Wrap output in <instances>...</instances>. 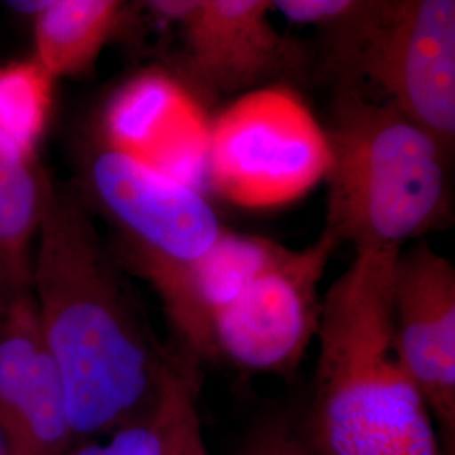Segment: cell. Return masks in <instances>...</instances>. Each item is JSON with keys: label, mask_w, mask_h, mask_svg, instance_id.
Masks as SVG:
<instances>
[{"label": "cell", "mask_w": 455, "mask_h": 455, "mask_svg": "<svg viewBox=\"0 0 455 455\" xmlns=\"http://www.w3.org/2000/svg\"><path fill=\"white\" fill-rule=\"evenodd\" d=\"M36 236L31 289L73 437L110 435L161 405L176 349L150 331L80 196L51 180Z\"/></svg>", "instance_id": "obj_1"}, {"label": "cell", "mask_w": 455, "mask_h": 455, "mask_svg": "<svg viewBox=\"0 0 455 455\" xmlns=\"http://www.w3.org/2000/svg\"><path fill=\"white\" fill-rule=\"evenodd\" d=\"M398 251H361L321 302L306 430L321 455H447L391 319Z\"/></svg>", "instance_id": "obj_2"}, {"label": "cell", "mask_w": 455, "mask_h": 455, "mask_svg": "<svg viewBox=\"0 0 455 455\" xmlns=\"http://www.w3.org/2000/svg\"><path fill=\"white\" fill-rule=\"evenodd\" d=\"M324 231L355 251H400L447 220L449 152L390 103L341 80L325 129Z\"/></svg>", "instance_id": "obj_3"}, {"label": "cell", "mask_w": 455, "mask_h": 455, "mask_svg": "<svg viewBox=\"0 0 455 455\" xmlns=\"http://www.w3.org/2000/svg\"><path fill=\"white\" fill-rule=\"evenodd\" d=\"M325 34L341 80L373 84L383 101L452 154L454 0H358Z\"/></svg>", "instance_id": "obj_4"}, {"label": "cell", "mask_w": 455, "mask_h": 455, "mask_svg": "<svg viewBox=\"0 0 455 455\" xmlns=\"http://www.w3.org/2000/svg\"><path fill=\"white\" fill-rule=\"evenodd\" d=\"M331 163L327 132L287 84L235 98L212 120L206 186L244 210H270L309 195Z\"/></svg>", "instance_id": "obj_5"}, {"label": "cell", "mask_w": 455, "mask_h": 455, "mask_svg": "<svg viewBox=\"0 0 455 455\" xmlns=\"http://www.w3.org/2000/svg\"><path fill=\"white\" fill-rule=\"evenodd\" d=\"M338 246L325 231L302 250L283 246L275 260L214 315L212 359H225L244 373H292L317 334L319 287Z\"/></svg>", "instance_id": "obj_6"}, {"label": "cell", "mask_w": 455, "mask_h": 455, "mask_svg": "<svg viewBox=\"0 0 455 455\" xmlns=\"http://www.w3.org/2000/svg\"><path fill=\"white\" fill-rule=\"evenodd\" d=\"M147 9L182 34L186 84L201 95L246 93L289 76L302 51L276 31L272 0H152Z\"/></svg>", "instance_id": "obj_7"}, {"label": "cell", "mask_w": 455, "mask_h": 455, "mask_svg": "<svg viewBox=\"0 0 455 455\" xmlns=\"http://www.w3.org/2000/svg\"><path fill=\"white\" fill-rule=\"evenodd\" d=\"M86 176L98 206L120 228L127 255L189 263L225 233L203 191L103 142L92 150Z\"/></svg>", "instance_id": "obj_8"}, {"label": "cell", "mask_w": 455, "mask_h": 455, "mask_svg": "<svg viewBox=\"0 0 455 455\" xmlns=\"http://www.w3.org/2000/svg\"><path fill=\"white\" fill-rule=\"evenodd\" d=\"M391 319L408 374L455 455V268L423 240L396 253Z\"/></svg>", "instance_id": "obj_9"}, {"label": "cell", "mask_w": 455, "mask_h": 455, "mask_svg": "<svg viewBox=\"0 0 455 455\" xmlns=\"http://www.w3.org/2000/svg\"><path fill=\"white\" fill-rule=\"evenodd\" d=\"M210 132L203 101L180 76L147 69L112 93L98 140L203 191Z\"/></svg>", "instance_id": "obj_10"}, {"label": "cell", "mask_w": 455, "mask_h": 455, "mask_svg": "<svg viewBox=\"0 0 455 455\" xmlns=\"http://www.w3.org/2000/svg\"><path fill=\"white\" fill-rule=\"evenodd\" d=\"M0 432L5 455H63L75 443L31 285L0 310Z\"/></svg>", "instance_id": "obj_11"}, {"label": "cell", "mask_w": 455, "mask_h": 455, "mask_svg": "<svg viewBox=\"0 0 455 455\" xmlns=\"http://www.w3.org/2000/svg\"><path fill=\"white\" fill-rule=\"evenodd\" d=\"M282 244L225 229L212 248L189 263L127 255L157 293L176 336V349L199 364L212 361V323L282 251Z\"/></svg>", "instance_id": "obj_12"}, {"label": "cell", "mask_w": 455, "mask_h": 455, "mask_svg": "<svg viewBox=\"0 0 455 455\" xmlns=\"http://www.w3.org/2000/svg\"><path fill=\"white\" fill-rule=\"evenodd\" d=\"M118 0H46L33 17V58L56 82L86 73L127 20Z\"/></svg>", "instance_id": "obj_13"}, {"label": "cell", "mask_w": 455, "mask_h": 455, "mask_svg": "<svg viewBox=\"0 0 455 455\" xmlns=\"http://www.w3.org/2000/svg\"><path fill=\"white\" fill-rule=\"evenodd\" d=\"M54 83L33 56L0 66V163H37Z\"/></svg>", "instance_id": "obj_14"}, {"label": "cell", "mask_w": 455, "mask_h": 455, "mask_svg": "<svg viewBox=\"0 0 455 455\" xmlns=\"http://www.w3.org/2000/svg\"><path fill=\"white\" fill-rule=\"evenodd\" d=\"M49 182L39 161L0 163V248L29 270L31 243L39 229Z\"/></svg>", "instance_id": "obj_15"}, {"label": "cell", "mask_w": 455, "mask_h": 455, "mask_svg": "<svg viewBox=\"0 0 455 455\" xmlns=\"http://www.w3.org/2000/svg\"><path fill=\"white\" fill-rule=\"evenodd\" d=\"M201 387V364L178 351L169 378V423L164 455H208L197 396Z\"/></svg>", "instance_id": "obj_16"}, {"label": "cell", "mask_w": 455, "mask_h": 455, "mask_svg": "<svg viewBox=\"0 0 455 455\" xmlns=\"http://www.w3.org/2000/svg\"><path fill=\"white\" fill-rule=\"evenodd\" d=\"M236 455H321L314 447L304 420L287 411L270 413L246 435Z\"/></svg>", "instance_id": "obj_17"}, {"label": "cell", "mask_w": 455, "mask_h": 455, "mask_svg": "<svg viewBox=\"0 0 455 455\" xmlns=\"http://www.w3.org/2000/svg\"><path fill=\"white\" fill-rule=\"evenodd\" d=\"M169 378H167L163 402L159 407L156 408L152 413L146 415L144 419L129 423L108 435V445L112 449V455H164L169 411H171Z\"/></svg>", "instance_id": "obj_18"}, {"label": "cell", "mask_w": 455, "mask_h": 455, "mask_svg": "<svg viewBox=\"0 0 455 455\" xmlns=\"http://www.w3.org/2000/svg\"><path fill=\"white\" fill-rule=\"evenodd\" d=\"M31 285V270L17 265L2 248H0V310L20 289Z\"/></svg>", "instance_id": "obj_19"}, {"label": "cell", "mask_w": 455, "mask_h": 455, "mask_svg": "<svg viewBox=\"0 0 455 455\" xmlns=\"http://www.w3.org/2000/svg\"><path fill=\"white\" fill-rule=\"evenodd\" d=\"M0 455H5V443H4V437L0 432Z\"/></svg>", "instance_id": "obj_20"}]
</instances>
